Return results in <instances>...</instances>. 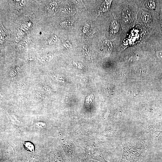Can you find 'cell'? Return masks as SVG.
Listing matches in <instances>:
<instances>
[{
    "label": "cell",
    "mask_w": 162,
    "mask_h": 162,
    "mask_svg": "<svg viewBox=\"0 0 162 162\" xmlns=\"http://www.w3.org/2000/svg\"><path fill=\"white\" fill-rule=\"evenodd\" d=\"M112 1V0L104 1L98 10L96 18H97L100 15L109 10Z\"/></svg>",
    "instance_id": "1"
},
{
    "label": "cell",
    "mask_w": 162,
    "mask_h": 162,
    "mask_svg": "<svg viewBox=\"0 0 162 162\" xmlns=\"http://www.w3.org/2000/svg\"><path fill=\"white\" fill-rule=\"evenodd\" d=\"M102 47L103 50L108 53H110L113 50L112 44L110 40H105L103 41Z\"/></svg>",
    "instance_id": "2"
},
{
    "label": "cell",
    "mask_w": 162,
    "mask_h": 162,
    "mask_svg": "<svg viewBox=\"0 0 162 162\" xmlns=\"http://www.w3.org/2000/svg\"><path fill=\"white\" fill-rule=\"evenodd\" d=\"M122 17L123 20L125 22H127L130 20L131 14L130 10L128 8L125 7L123 9Z\"/></svg>",
    "instance_id": "3"
},
{
    "label": "cell",
    "mask_w": 162,
    "mask_h": 162,
    "mask_svg": "<svg viewBox=\"0 0 162 162\" xmlns=\"http://www.w3.org/2000/svg\"><path fill=\"white\" fill-rule=\"evenodd\" d=\"M119 24L118 21L115 20H112L110 24V33L112 34L117 33L119 30Z\"/></svg>",
    "instance_id": "4"
},
{
    "label": "cell",
    "mask_w": 162,
    "mask_h": 162,
    "mask_svg": "<svg viewBox=\"0 0 162 162\" xmlns=\"http://www.w3.org/2000/svg\"><path fill=\"white\" fill-rule=\"evenodd\" d=\"M74 20H68L61 22L60 25L63 28H67L72 26L74 25Z\"/></svg>",
    "instance_id": "5"
},
{
    "label": "cell",
    "mask_w": 162,
    "mask_h": 162,
    "mask_svg": "<svg viewBox=\"0 0 162 162\" xmlns=\"http://www.w3.org/2000/svg\"><path fill=\"white\" fill-rule=\"evenodd\" d=\"M57 6V4L56 2L50 3L46 7V10L47 12H52L56 11Z\"/></svg>",
    "instance_id": "6"
},
{
    "label": "cell",
    "mask_w": 162,
    "mask_h": 162,
    "mask_svg": "<svg viewBox=\"0 0 162 162\" xmlns=\"http://www.w3.org/2000/svg\"><path fill=\"white\" fill-rule=\"evenodd\" d=\"M30 39L27 38L22 40L19 44L18 47L20 49H22L27 46L30 42Z\"/></svg>",
    "instance_id": "7"
},
{
    "label": "cell",
    "mask_w": 162,
    "mask_h": 162,
    "mask_svg": "<svg viewBox=\"0 0 162 162\" xmlns=\"http://www.w3.org/2000/svg\"><path fill=\"white\" fill-rule=\"evenodd\" d=\"M150 17V15L148 13L143 12L142 13L141 19L145 23H147L149 21Z\"/></svg>",
    "instance_id": "8"
},
{
    "label": "cell",
    "mask_w": 162,
    "mask_h": 162,
    "mask_svg": "<svg viewBox=\"0 0 162 162\" xmlns=\"http://www.w3.org/2000/svg\"><path fill=\"white\" fill-rule=\"evenodd\" d=\"M146 4L149 8L153 10L155 7V3L153 0H147L146 2Z\"/></svg>",
    "instance_id": "9"
},
{
    "label": "cell",
    "mask_w": 162,
    "mask_h": 162,
    "mask_svg": "<svg viewBox=\"0 0 162 162\" xmlns=\"http://www.w3.org/2000/svg\"><path fill=\"white\" fill-rule=\"evenodd\" d=\"M58 37L56 35H53L50 37L48 40V43L50 45L55 44L57 41Z\"/></svg>",
    "instance_id": "10"
},
{
    "label": "cell",
    "mask_w": 162,
    "mask_h": 162,
    "mask_svg": "<svg viewBox=\"0 0 162 162\" xmlns=\"http://www.w3.org/2000/svg\"><path fill=\"white\" fill-rule=\"evenodd\" d=\"M52 55H47L42 57L40 58V60L42 62H45L50 61L52 58Z\"/></svg>",
    "instance_id": "11"
},
{
    "label": "cell",
    "mask_w": 162,
    "mask_h": 162,
    "mask_svg": "<svg viewBox=\"0 0 162 162\" xmlns=\"http://www.w3.org/2000/svg\"><path fill=\"white\" fill-rule=\"evenodd\" d=\"M63 46L67 49L70 50L72 48V44L68 40H64L63 42Z\"/></svg>",
    "instance_id": "12"
},
{
    "label": "cell",
    "mask_w": 162,
    "mask_h": 162,
    "mask_svg": "<svg viewBox=\"0 0 162 162\" xmlns=\"http://www.w3.org/2000/svg\"><path fill=\"white\" fill-rule=\"evenodd\" d=\"M96 32V30L93 28H91L89 29L88 32L86 33V35L90 38L93 37L95 35Z\"/></svg>",
    "instance_id": "13"
},
{
    "label": "cell",
    "mask_w": 162,
    "mask_h": 162,
    "mask_svg": "<svg viewBox=\"0 0 162 162\" xmlns=\"http://www.w3.org/2000/svg\"><path fill=\"white\" fill-rule=\"evenodd\" d=\"M23 35L22 32L21 31H19L18 33L15 35V41H19L22 38Z\"/></svg>",
    "instance_id": "14"
},
{
    "label": "cell",
    "mask_w": 162,
    "mask_h": 162,
    "mask_svg": "<svg viewBox=\"0 0 162 162\" xmlns=\"http://www.w3.org/2000/svg\"><path fill=\"white\" fill-rule=\"evenodd\" d=\"M17 2L16 6L17 8H21L24 7L25 4V1L16 0Z\"/></svg>",
    "instance_id": "15"
},
{
    "label": "cell",
    "mask_w": 162,
    "mask_h": 162,
    "mask_svg": "<svg viewBox=\"0 0 162 162\" xmlns=\"http://www.w3.org/2000/svg\"><path fill=\"white\" fill-rule=\"evenodd\" d=\"M90 28V26L88 24H86L82 27V31L84 33H86Z\"/></svg>",
    "instance_id": "16"
},
{
    "label": "cell",
    "mask_w": 162,
    "mask_h": 162,
    "mask_svg": "<svg viewBox=\"0 0 162 162\" xmlns=\"http://www.w3.org/2000/svg\"><path fill=\"white\" fill-rule=\"evenodd\" d=\"M62 12L67 14H71L73 12V10L70 8H66L63 9Z\"/></svg>",
    "instance_id": "17"
},
{
    "label": "cell",
    "mask_w": 162,
    "mask_h": 162,
    "mask_svg": "<svg viewBox=\"0 0 162 162\" xmlns=\"http://www.w3.org/2000/svg\"><path fill=\"white\" fill-rule=\"evenodd\" d=\"M156 55L158 58L162 59V50L157 51L156 52Z\"/></svg>",
    "instance_id": "18"
},
{
    "label": "cell",
    "mask_w": 162,
    "mask_h": 162,
    "mask_svg": "<svg viewBox=\"0 0 162 162\" xmlns=\"http://www.w3.org/2000/svg\"><path fill=\"white\" fill-rule=\"evenodd\" d=\"M160 20L161 27L162 28V7L160 9Z\"/></svg>",
    "instance_id": "19"
},
{
    "label": "cell",
    "mask_w": 162,
    "mask_h": 162,
    "mask_svg": "<svg viewBox=\"0 0 162 162\" xmlns=\"http://www.w3.org/2000/svg\"><path fill=\"white\" fill-rule=\"evenodd\" d=\"M85 162H95L93 161H90V160H88L87 161H86Z\"/></svg>",
    "instance_id": "20"
}]
</instances>
